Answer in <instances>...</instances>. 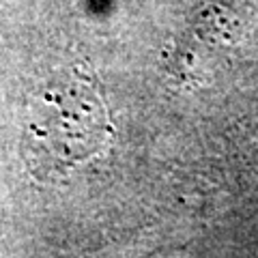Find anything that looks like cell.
<instances>
[{
	"instance_id": "6da1fadb",
	"label": "cell",
	"mask_w": 258,
	"mask_h": 258,
	"mask_svg": "<svg viewBox=\"0 0 258 258\" xmlns=\"http://www.w3.org/2000/svg\"><path fill=\"white\" fill-rule=\"evenodd\" d=\"M112 123L95 84L74 78L47 93L35 112L24 142L30 172L37 179H62L78 166L110 149Z\"/></svg>"
}]
</instances>
